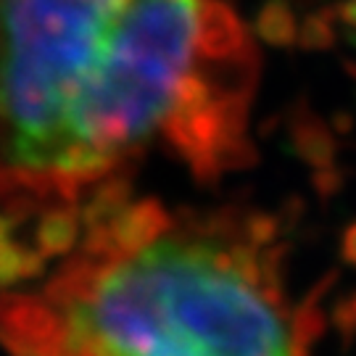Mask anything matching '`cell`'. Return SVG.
Returning a JSON list of instances; mask_svg holds the SVG:
<instances>
[{
	"label": "cell",
	"mask_w": 356,
	"mask_h": 356,
	"mask_svg": "<svg viewBox=\"0 0 356 356\" xmlns=\"http://www.w3.org/2000/svg\"><path fill=\"white\" fill-rule=\"evenodd\" d=\"M45 269V256L38 248H24L11 238V227L0 219V288L22 280H35Z\"/></svg>",
	"instance_id": "277c9868"
},
{
	"label": "cell",
	"mask_w": 356,
	"mask_h": 356,
	"mask_svg": "<svg viewBox=\"0 0 356 356\" xmlns=\"http://www.w3.org/2000/svg\"><path fill=\"white\" fill-rule=\"evenodd\" d=\"M332 327L343 341V351H348L356 341V293H348L332 304Z\"/></svg>",
	"instance_id": "8992f818"
},
{
	"label": "cell",
	"mask_w": 356,
	"mask_h": 356,
	"mask_svg": "<svg viewBox=\"0 0 356 356\" xmlns=\"http://www.w3.org/2000/svg\"><path fill=\"white\" fill-rule=\"evenodd\" d=\"M343 256L348 264H356V227L346 235V243H343Z\"/></svg>",
	"instance_id": "52a82bcc"
},
{
	"label": "cell",
	"mask_w": 356,
	"mask_h": 356,
	"mask_svg": "<svg viewBox=\"0 0 356 356\" xmlns=\"http://www.w3.org/2000/svg\"><path fill=\"white\" fill-rule=\"evenodd\" d=\"M127 0H0V195L74 201V116Z\"/></svg>",
	"instance_id": "3957f363"
},
{
	"label": "cell",
	"mask_w": 356,
	"mask_h": 356,
	"mask_svg": "<svg viewBox=\"0 0 356 356\" xmlns=\"http://www.w3.org/2000/svg\"><path fill=\"white\" fill-rule=\"evenodd\" d=\"M229 216L169 222L129 251L85 248L40 288L48 356H291L285 254Z\"/></svg>",
	"instance_id": "6da1fadb"
},
{
	"label": "cell",
	"mask_w": 356,
	"mask_h": 356,
	"mask_svg": "<svg viewBox=\"0 0 356 356\" xmlns=\"http://www.w3.org/2000/svg\"><path fill=\"white\" fill-rule=\"evenodd\" d=\"M79 238V219L66 209H53L51 214L40 219L35 232V248L45 256H66L72 254Z\"/></svg>",
	"instance_id": "5b68a950"
},
{
	"label": "cell",
	"mask_w": 356,
	"mask_h": 356,
	"mask_svg": "<svg viewBox=\"0 0 356 356\" xmlns=\"http://www.w3.org/2000/svg\"><path fill=\"white\" fill-rule=\"evenodd\" d=\"M254 69L225 0H127L74 116L79 193L151 143L225 169L245 151Z\"/></svg>",
	"instance_id": "7a4b0ae2"
}]
</instances>
